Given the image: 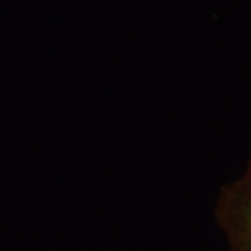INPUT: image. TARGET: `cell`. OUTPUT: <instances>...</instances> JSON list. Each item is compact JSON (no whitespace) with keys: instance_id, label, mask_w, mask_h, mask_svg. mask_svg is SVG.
Wrapping results in <instances>:
<instances>
[{"instance_id":"cell-1","label":"cell","mask_w":251,"mask_h":251,"mask_svg":"<svg viewBox=\"0 0 251 251\" xmlns=\"http://www.w3.org/2000/svg\"><path fill=\"white\" fill-rule=\"evenodd\" d=\"M214 218L230 251H251V159L244 174L221 187Z\"/></svg>"}]
</instances>
